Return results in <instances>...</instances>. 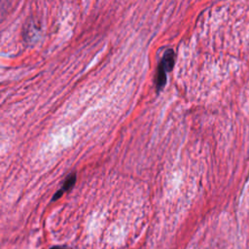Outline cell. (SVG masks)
I'll use <instances>...</instances> for the list:
<instances>
[{"mask_svg":"<svg viewBox=\"0 0 249 249\" xmlns=\"http://www.w3.org/2000/svg\"><path fill=\"white\" fill-rule=\"evenodd\" d=\"M174 61H175L174 51L172 49H167L164 52V53L162 55V58H161L160 63L162 65V67L165 69V71L168 72L173 68Z\"/></svg>","mask_w":249,"mask_h":249,"instance_id":"2","label":"cell"},{"mask_svg":"<svg viewBox=\"0 0 249 249\" xmlns=\"http://www.w3.org/2000/svg\"><path fill=\"white\" fill-rule=\"evenodd\" d=\"M50 249H70L69 247H66V246H60V245H56V246H53L52 248Z\"/></svg>","mask_w":249,"mask_h":249,"instance_id":"4","label":"cell"},{"mask_svg":"<svg viewBox=\"0 0 249 249\" xmlns=\"http://www.w3.org/2000/svg\"><path fill=\"white\" fill-rule=\"evenodd\" d=\"M75 181H76V174H75V173L69 174V175L66 177V179H65V181H64V183H63L62 188L59 189V190L53 195L52 200H53H53H56L57 198H59V197L62 196V194H63L64 192L71 190L72 187H73L74 184H75Z\"/></svg>","mask_w":249,"mask_h":249,"instance_id":"1","label":"cell"},{"mask_svg":"<svg viewBox=\"0 0 249 249\" xmlns=\"http://www.w3.org/2000/svg\"><path fill=\"white\" fill-rule=\"evenodd\" d=\"M165 83H166V71L162 67V65L160 63L158 66V72H157V76H156V85H157L158 90L162 89L164 87Z\"/></svg>","mask_w":249,"mask_h":249,"instance_id":"3","label":"cell"}]
</instances>
